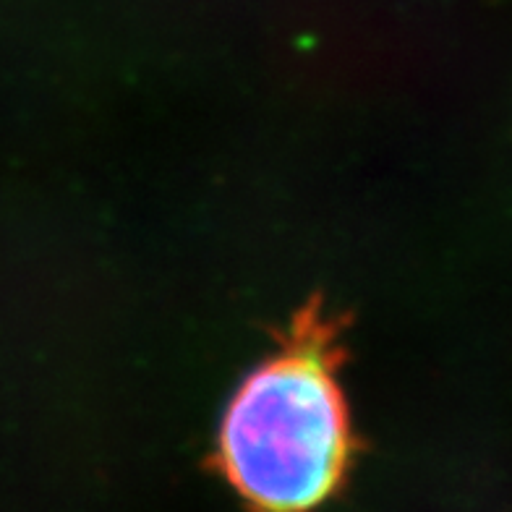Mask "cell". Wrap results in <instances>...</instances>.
Returning <instances> with one entry per match:
<instances>
[{"mask_svg": "<svg viewBox=\"0 0 512 512\" xmlns=\"http://www.w3.org/2000/svg\"><path fill=\"white\" fill-rule=\"evenodd\" d=\"M277 343L228 403L217 468L249 512H322L356 447L337 379L340 322L311 301Z\"/></svg>", "mask_w": 512, "mask_h": 512, "instance_id": "6da1fadb", "label": "cell"}]
</instances>
